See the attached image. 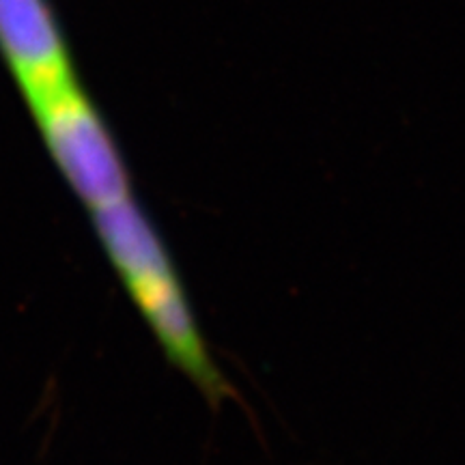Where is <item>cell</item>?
Returning a JSON list of instances; mask_svg holds the SVG:
<instances>
[{
    "label": "cell",
    "mask_w": 465,
    "mask_h": 465,
    "mask_svg": "<svg viewBox=\"0 0 465 465\" xmlns=\"http://www.w3.org/2000/svg\"><path fill=\"white\" fill-rule=\"evenodd\" d=\"M91 213L110 261L171 364L188 375L212 405L229 399V381L213 362L182 281L143 209L125 196Z\"/></svg>",
    "instance_id": "6da1fadb"
},
{
    "label": "cell",
    "mask_w": 465,
    "mask_h": 465,
    "mask_svg": "<svg viewBox=\"0 0 465 465\" xmlns=\"http://www.w3.org/2000/svg\"><path fill=\"white\" fill-rule=\"evenodd\" d=\"M33 113L58 166L91 212L132 196L124 158L80 84Z\"/></svg>",
    "instance_id": "7a4b0ae2"
},
{
    "label": "cell",
    "mask_w": 465,
    "mask_h": 465,
    "mask_svg": "<svg viewBox=\"0 0 465 465\" xmlns=\"http://www.w3.org/2000/svg\"><path fill=\"white\" fill-rule=\"evenodd\" d=\"M0 52L33 110L78 86L48 0H0Z\"/></svg>",
    "instance_id": "3957f363"
}]
</instances>
